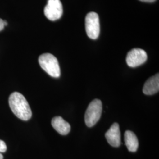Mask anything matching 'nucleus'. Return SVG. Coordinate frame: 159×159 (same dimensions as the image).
Wrapping results in <instances>:
<instances>
[{"mask_svg":"<svg viewBox=\"0 0 159 159\" xmlns=\"http://www.w3.org/2000/svg\"><path fill=\"white\" fill-rule=\"evenodd\" d=\"M9 105L12 113L17 117L27 121L32 116V111L25 97L18 92L12 93L9 97Z\"/></svg>","mask_w":159,"mask_h":159,"instance_id":"nucleus-1","label":"nucleus"},{"mask_svg":"<svg viewBox=\"0 0 159 159\" xmlns=\"http://www.w3.org/2000/svg\"><path fill=\"white\" fill-rule=\"evenodd\" d=\"M85 31L88 37L93 39H97L100 34V27L99 17L96 12H91L87 14L85 19Z\"/></svg>","mask_w":159,"mask_h":159,"instance_id":"nucleus-4","label":"nucleus"},{"mask_svg":"<svg viewBox=\"0 0 159 159\" xmlns=\"http://www.w3.org/2000/svg\"><path fill=\"white\" fill-rule=\"evenodd\" d=\"M4 26L6 27V26H7V25H8V23H7V22L6 21L4 20Z\"/></svg>","mask_w":159,"mask_h":159,"instance_id":"nucleus-14","label":"nucleus"},{"mask_svg":"<svg viewBox=\"0 0 159 159\" xmlns=\"http://www.w3.org/2000/svg\"><path fill=\"white\" fill-rule=\"evenodd\" d=\"M148 59L146 52L141 48H133L126 57V63L130 67H136L145 63Z\"/></svg>","mask_w":159,"mask_h":159,"instance_id":"nucleus-6","label":"nucleus"},{"mask_svg":"<svg viewBox=\"0 0 159 159\" xmlns=\"http://www.w3.org/2000/svg\"><path fill=\"white\" fill-rule=\"evenodd\" d=\"M0 159H3V156L0 153Z\"/></svg>","mask_w":159,"mask_h":159,"instance_id":"nucleus-15","label":"nucleus"},{"mask_svg":"<svg viewBox=\"0 0 159 159\" xmlns=\"http://www.w3.org/2000/svg\"><path fill=\"white\" fill-rule=\"evenodd\" d=\"M125 144L129 151L136 152L139 148V140L136 134L131 131H125Z\"/></svg>","mask_w":159,"mask_h":159,"instance_id":"nucleus-10","label":"nucleus"},{"mask_svg":"<svg viewBox=\"0 0 159 159\" xmlns=\"http://www.w3.org/2000/svg\"><path fill=\"white\" fill-rule=\"evenodd\" d=\"M51 125L59 134L61 135L68 134L71 130L70 124L60 116L55 117L52 119Z\"/></svg>","mask_w":159,"mask_h":159,"instance_id":"nucleus-9","label":"nucleus"},{"mask_svg":"<svg viewBox=\"0 0 159 159\" xmlns=\"http://www.w3.org/2000/svg\"><path fill=\"white\" fill-rule=\"evenodd\" d=\"M41 67L50 76L58 78L60 76L61 71L57 58L50 53H44L39 58Z\"/></svg>","mask_w":159,"mask_h":159,"instance_id":"nucleus-2","label":"nucleus"},{"mask_svg":"<svg viewBox=\"0 0 159 159\" xmlns=\"http://www.w3.org/2000/svg\"><path fill=\"white\" fill-rule=\"evenodd\" d=\"M46 17L51 21L60 19L63 15V5L60 0H48L44 10Z\"/></svg>","mask_w":159,"mask_h":159,"instance_id":"nucleus-5","label":"nucleus"},{"mask_svg":"<svg viewBox=\"0 0 159 159\" xmlns=\"http://www.w3.org/2000/svg\"><path fill=\"white\" fill-rule=\"evenodd\" d=\"M4 27H5V26L4 24V20H2L1 18H0V31L4 29Z\"/></svg>","mask_w":159,"mask_h":159,"instance_id":"nucleus-12","label":"nucleus"},{"mask_svg":"<svg viewBox=\"0 0 159 159\" xmlns=\"http://www.w3.org/2000/svg\"><path fill=\"white\" fill-rule=\"evenodd\" d=\"M159 90V75L157 73L146 81L143 88V91L146 95H153L158 93Z\"/></svg>","mask_w":159,"mask_h":159,"instance_id":"nucleus-8","label":"nucleus"},{"mask_svg":"<svg viewBox=\"0 0 159 159\" xmlns=\"http://www.w3.org/2000/svg\"><path fill=\"white\" fill-rule=\"evenodd\" d=\"M102 102L100 100L94 99L89 105L85 113V125L89 127L95 125L100 119L102 113Z\"/></svg>","mask_w":159,"mask_h":159,"instance_id":"nucleus-3","label":"nucleus"},{"mask_svg":"<svg viewBox=\"0 0 159 159\" xmlns=\"http://www.w3.org/2000/svg\"><path fill=\"white\" fill-rule=\"evenodd\" d=\"M139 1L144 2H154L156 0H139Z\"/></svg>","mask_w":159,"mask_h":159,"instance_id":"nucleus-13","label":"nucleus"},{"mask_svg":"<svg viewBox=\"0 0 159 159\" xmlns=\"http://www.w3.org/2000/svg\"><path fill=\"white\" fill-rule=\"evenodd\" d=\"M7 150V146L6 143L0 140V153H4Z\"/></svg>","mask_w":159,"mask_h":159,"instance_id":"nucleus-11","label":"nucleus"},{"mask_svg":"<svg viewBox=\"0 0 159 159\" xmlns=\"http://www.w3.org/2000/svg\"><path fill=\"white\" fill-rule=\"evenodd\" d=\"M105 137L108 144L114 148H118L121 144V134L119 125L117 123H114L109 129Z\"/></svg>","mask_w":159,"mask_h":159,"instance_id":"nucleus-7","label":"nucleus"}]
</instances>
